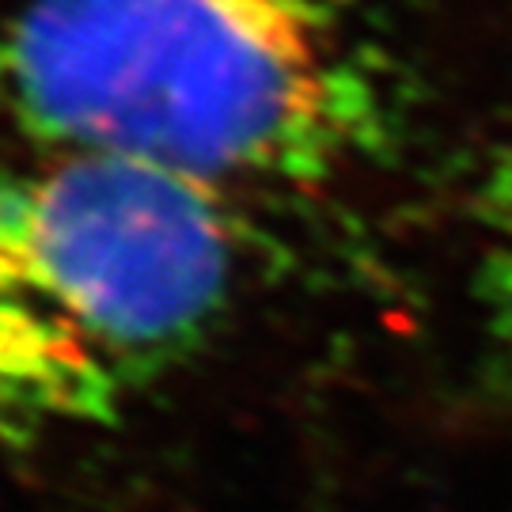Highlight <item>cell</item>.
<instances>
[{
	"instance_id": "cell-1",
	"label": "cell",
	"mask_w": 512,
	"mask_h": 512,
	"mask_svg": "<svg viewBox=\"0 0 512 512\" xmlns=\"http://www.w3.org/2000/svg\"><path fill=\"white\" fill-rule=\"evenodd\" d=\"M0 118L35 148L228 190L334 175L372 92L323 0H16Z\"/></svg>"
},
{
	"instance_id": "cell-2",
	"label": "cell",
	"mask_w": 512,
	"mask_h": 512,
	"mask_svg": "<svg viewBox=\"0 0 512 512\" xmlns=\"http://www.w3.org/2000/svg\"><path fill=\"white\" fill-rule=\"evenodd\" d=\"M236 281L224 190L99 152H0V444L118 425L213 346Z\"/></svg>"
},
{
	"instance_id": "cell-3",
	"label": "cell",
	"mask_w": 512,
	"mask_h": 512,
	"mask_svg": "<svg viewBox=\"0 0 512 512\" xmlns=\"http://www.w3.org/2000/svg\"><path fill=\"white\" fill-rule=\"evenodd\" d=\"M478 300H482V323L490 330V349L512 384V160L497 171L486 194Z\"/></svg>"
}]
</instances>
